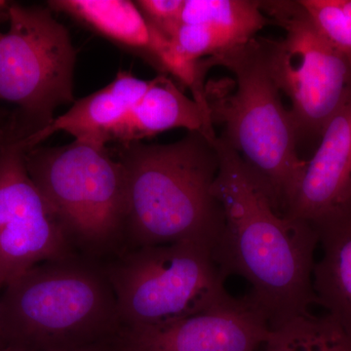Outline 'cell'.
Instances as JSON below:
<instances>
[{"label": "cell", "instance_id": "obj_1", "mask_svg": "<svg viewBox=\"0 0 351 351\" xmlns=\"http://www.w3.org/2000/svg\"><path fill=\"white\" fill-rule=\"evenodd\" d=\"M216 147L213 193L225 223L212 250L214 258L226 276L237 274L250 284L249 299L274 329L316 304L317 232L309 221L278 213L237 152L219 137Z\"/></svg>", "mask_w": 351, "mask_h": 351}, {"label": "cell", "instance_id": "obj_2", "mask_svg": "<svg viewBox=\"0 0 351 351\" xmlns=\"http://www.w3.org/2000/svg\"><path fill=\"white\" fill-rule=\"evenodd\" d=\"M217 138L193 131L172 144L113 147L125 172L128 248L197 242L213 250L225 223L213 193Z\"/></svg>", "mask_w": 351, "mask_h": 351}, {"label": "cell", "instance_id": "obj_3", "mask_svg": "<svg viewBox=\"0 0 351 351\" xmlns=\"http://www.w3.org/2000/svg\"><path fill=\"white\" fill-rule=\"evenodd\" d=\"M208 59L234 75V80L206 83L212 123L223 126L219 138L237 152L276 211L285 215L306 161L298 154L294 122L270 75L260 38Z\"/></svg>", "mask_w": 351, "mask_h": 351}, {"label": "cell", "instance_id": "obj_4", "mask_svg": "<svg viewBox=\"0 0 351 351\" xmlns=\"http://www.w3.org/2000/svg\"><path fill=\"white\" fill-rule=\"evenodd\" d=\"M122 329L105 265L80 254L34 265L0 295V339L29 351L75 350Z\"/></svg>", "mask_w": 351, "mask_h": 351}, {"label": "cell", "instance_id": "obj_5", "mask_svg": "<svg viewBox=\"0 0 351 351\" xmlns=\"http://www.w3.org/2000/svg\"><path fill=\"white\" fill-rule=\"evenodd\" d=\"M25 165L76 253L105 263L125 250V172L107 145H38Z\"/></svg>", "mask_w": 351, "mask_h": 351}, {"label": "cell", "instance_id": "obj_6", "mask_svg": "<svg viewBox=\"0 0 351 351\" xmlns=\"http://www.w3.org/2000/svg\"><path fill=\"white\" fill-rule=\"evenodd\" d=\"M105 265L122 327L184 319L232 302L212 248L197 242L131 247Z\"/></svg>", "mask_w": 351, "mask_h": 351}, {"label": "cell", "instance_id": "obj_7", "mask_svg": "<svg viewBox=\"0 0 351 351\" xmlns=\"http://www.w3.org/2000/svg\"><path fill=\"white\" fill-rule=\"evenodd\" d=\"M51 9L12 4L0 38V101L15 107L14 130L25 138L44 130L60 106L73 103L76 50Z\"/></svg>", "mask_w": 351, "mask_h": 351}, {"label": "cell", "instance_id": "obj_8", "mask_svg": "<svg viewBox=\"0 0 351 351\" xmlns=\"http://www.w3.org/2000/svg\"><path fill=\"white\" fill-rule=\"evenodd\" d=\"M283 27L280 39L261 38L270 75L291 100L298 143L319 138L330 120L351 100V66L328 43L299 1H260Z\"/></svg>", "mask_w": 351, "mask_h": 351}, {"label": "cell", "instance_id": "obj_9", "mask_svg": "<svg viewBox=\"0 0 351 351\" xmlns=\"http://www.w3.org/2000/svg\"><path fill=\"white\" fill-rule=\"evenodd\" d=\"M25 138L0 142V290L38 263L77 254L29 177Z\"/></svg>", "mask_w": 351, "mask_h": 351}, {"label": "cell", "instance_id": "obj_10", "mask_svg": "<svg viewBox=\"0 0 351 351\" xmlns=\"http://www.w3.org/2000/svg\"><path fill=\"white\" fill-rule=\"evenodd\" d=\"M269 321L248 297L211 311L149 327H122V351H256L267 341Z\"/></svg>", "mask_w": 351, "mask_h": 351}, {"label": "cell", "instance_id": "obj_11", "mask_svg": "<svg viewBox=\"0 0 351 351\" xmlns=\"http://www.w3.org/2000/svg\"><path fill=\"white\" fill-rule=\"evenodd\" d=\"M51 10L68 14L97 34L137 53L160 75H171L196 94L202 89L204 77L199 63L191 64L176 51L172 41L152 29L144 16L128 0H54Z\"/></svg>", "mask_w": 351, "mask_h": 351}, {"label": "cell", "instance_id": "obj_12", "mask_svg": "<svg viewBox=\"0 0 351 351\" xmlns=\"http://www.w3.org/2000/svg\"><path fill=\"white\" fill-rule=\"evenodd\" d=\"M351 205V100L325 127L285 215L315 223Z\"/></svg>", "mask_w": 351, "mask_h": 351}, {"label": "cell", "instance_id": "obj_13", "mask_svg": "<svg viewBox=\"0 0 351 351\" xmlns=\"http://www.w3.org/2000/svg\"><path fill=\"white\" fill-rule=\"evenodd\" d=\"M200 131L216 138L209 110L189 98L168 75H159L140 100L110 129L107 144L140 142L142 138L172 129Z\"/></svg>", "mask_w": 351, "mask_h": 351}, {"label": "cell", "instance_id": "obj_14", "mask_svg": "<svg viewBox=\"0 0 351 351\" xmlns=\"http://www.w3.org/2000/svg\"><path fill=\"white\" fill-rule=\"evenodd\" d=\"M151 82L120 71L108 86L76 101L47 128L27 138L29 149L38 147L57 132H66L80 142L107 145L108 132L140 100Z\"/></svg>", "mask_w": 351, "mask_h": 351}, {"label": "cell", "instance_id": "obj_15", "mask_svg": "<svg viewBox=\"0 0 351 351\" xmlns=\"http://www.w3.org/2000/svg\"><path fill=\"white\" fill-rule=\"evenodd\" d=\"M313 226L323 251L313 272L316 304L351 336V205Z\"/></svg>", "mask_w": 351, "mask_h": 351}, {"label": "cell", "instance_id": "obj_16", "mask_svg": "<svg viewBox=\"0 0 351 351\" xmlns=\"http://www.w3.org/2000/svg\"><path fill=\"white\" fill-rule=\"evenodd\" d=\"M269 22L256 0H184L181 16V24L207 25L234 47L257 38Z\"/></svg>", "mask_w": 351, "mask_h": 351}, {"label": "cell", "instance_id": "obj_17", "mask_svg": "<svg viewBox=\"0 0 351 351\" xmlns=\"http://www.w3.org/2000/svg\"><path fill=\"white\" fill-rule=\"evenodd\" d=\"M263 351H351V336L329 314H302L270 330Z\"/></svg>", "mask_w": 351, "mask_h": 351}, {"label": "cell", "instance_id": "obj_18", "mask_svg": "<svg viewBox=\"0 0 351 351\" xmlns=\"http://www.w3.org/2000/svg\"><path fill=\"white\" fill-rule=\"evenodd\" d=\"M320 34L351 66V18L336 0H299Z\"/></svg>", "mask_w": 351, "mask_h": 351}, {"label": "cell", "instance_id": "obj_19", "mask_svg": "<svg viewBox=\"0 0 351 351\" xmlns=\"http://www.w3.org/2000/svg\"><path fill=\"white\" fill-rule=\"evenodd\" d=\"M176 51L191 64L202 58H213L234 49V46L223 36L204 25L181 24L172 40Z\"/></svg>", "mask_w": 351, "mask_h": 351}, {"label": "cell", "instance_id": "obj_20", "mask_svg": "<svg viewBox=\"0 0 351 351\" xmlns=\"http://www.w3.org/2000/svg\"><path fill=\"white\" fill-rule=\"evenodd\" d=\"M135 4L152 29L173 40L181 25L184 0H138Z\"/></svg>", "mask_w": 351, "mask_h": 351}, {"label": "cell", "instance_id": "obj_21", "mask_svg": "<svg viewBox=\"0 0 351 351\" xmlns=\"http://www.w3.org/2000/svg\"><path fill=\"white\" fill-rule=\"evenodd\" d=\"M64 351H119V343H117V337H115L114 339H108V341H101V343H94V345Z\"/></svg>", "mask_w": 351, "mask_h": 351}, {"label": "cell", "instance_id": "obj_22", "mask_svg": "<svg viewBox=\"0 0 351 351\" xmlns=\"http://www.w3.org/2000/svg\"><path fill=\"white\" fill-rule=\"evenodd\" d=\"M11 117L10 113L0 112V142L6 137L9 130H10Z\"/></svg>", "mask_w": 351, "mask_h": 351}, {"label": "cell", "instance_id": "obj_23", "mask_svg": "<svg viewBox=\"0 0 351 351\" xmlns=\"http://www.w3.org/2000/svg\"><path fill=\"white\" fill-rule=\"evenodd\" d=\"M336 3L346 15L351 18V0H336Z\"/></svg>", "mask_w": 351, "mask_h": 351}, {"label": "cell", "instance_id": "obj_24", "mask_svg": "<svg viewBox=\"0 0 351 351\" xmlns=\"http://www.w3.org/2000/svg\"><path fill=\"white\" fill-rule=\"evenodd\" d=\"M0 351H29L24 350V348H17V346H0Z\"/></svg>", "mask_w": 351, "mask_h": 351}, {"label": "cell", "instance_id": "obj_25", "mask_svg": "<svg viewBox=\"0 0 351 351\" xmlns=\"http://www.w3.org/2000/svg\"><path fill=\"white\" fill-rule=\"evenodd\" d=\"M201 63L203 64V66H204V68L206 69V71H208V69H209V68H208L207 64H205V62L203 61V60H201ZM205 86H206V85H205ZM193 100H195V99H193ZM197 103L200 104V105L203 106V107H206V106H207L206 96H205L204 100H203V101H197Z\"/></svg>", "mask_w": 351, "mask_h": 351}, {"label": "cell", "instance_id": "obj_26", "mask_svg": "<svg viewBox=\"0 0 351 351\" xmlns=\"http://www.w3.org/2000/svg\"><path fill=\"white\" fill-rule=\"evenodd\" d=\"M4 6H6V2L1 1V0H0V9L3 8Z\"/></svg>", "mask_w": 351, "mask_h": 351}, {"label": "cell", "instance_id": "obj_27", "mask_svg": "<svg viewBox=\"0 0 351 351\" xmlns=\"http://www.w3.org/2000/svg\"><path fill=\"white\" fill-rule=\"evenodd\" d=\"M0 346H4L3 343H2L1 339H0Z\"/></svg>", "mask_w": 351, "mask_h": 351}, {"label": "cell", "instance_id": "obj_28", "mask_svg": "<svg viewBox=\"0 0 351 351\" xmlns=\"http://www.w3.org/2000/svg\"><path fill=\"white\" fill-rule=\"evenodd\" d=\"M2 34H1V32H0V38H1Z\"/></svg>", "mask_w": 351, "mask_h": 351}, {"label": "cell", "instance_id": "obj_29", "mask_svg": "<svg viewBox=\"0 0 351 351\" xmlns=\"http://www.w3.org/2000/svg\"><path fill=\"white\" fill-rule=\"evenodd\" d=\"M1 110H2L1 108H0V112H1Z\"/></svg>", "mask_w": 351, "mask_h": 351}, {"label": "cell", "instance_id": "obj_30", "mask_svg": "<svg viewBox=\"0 0 351 351\" xmlns=\"http://www.w3.org/2000/svg\"><path fill=\"white\" fill-rule=\"evenodd\" d=\"M119 351H122V350H120V348H119Z\"/></svg>", "mask_w": 351, "mask_h": 351}]
</instances>
